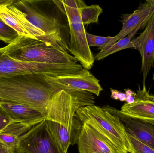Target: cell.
Returning a JSON list of instances; mask_svg holds the SVG:
<instances>
[{
  "instance_id": "obj_24",
  "label": "cell",
  "mask_w": 154,
  "mask_h": 153,
  "mask_svg": "<svg viewBox=\"0 0 154 153\" xmlns=\"http://www.w3.org/2000/svg\"><path fill=\"white\" fill-rule=\"evenodd\" d=\"M110 91L111 93V97L112 99L116 100H119L120 101H125L126 99V95L125 93L112 89H110Z\"/></svg>"
},
{
  "instance_id": "obj_2",
  "label": "cell",
  "mask_w": 154,
  "mask_h": 153,
  "mask_svg": "<svg viewBox=\"0 0 154 153\" xmlns=\"http://www.w3.org/2000/svg\"><path fill=\"white\" fill-rule=\"evenodd\" d=\"M53 92L39 75L0 77L1 101L25 105L40 112L44 116L46 106Z\"/></svg>"
},
{
  "instance_id": "obj_23",
  "label": "cell",
  "mask_w": 154,
  "mask_h": 153,
  "mask_svg": "<svg viewBox=\"0 0 154 153\" xmlns=\"http://www.w3.org/2000/svg\"><path fill=\"white\" fill-rule=\"evenodd\" d=\"M13 121L0 107V132Z\"/></svg>"
},
{
  "instance_id": "obj_14",
  "label": "cell",
  "mask_w": 154,
  "mask_h": 153,
  "mask_svg": "<svg viewBox=\"0 0 154 153\" xmlns=\"http://www.w3.org/2000/svg\"><path fill=\"white\" fill-rule=\"evenodd\" d=\"M120 111L129 116L142 119L154 120V95L147 91L143 83V89L139 88L134 102L125 103Z\"/></svg>"
},
{
  "instance_id": "obj_16",
  "label": "cell",
  "mask_w": 154,
  "mask_h": 153,
  "mask_svg": "<svg viewBox=\"0 0 154 153\" xmlns=\"http://www.w3.org/2000/svg\"><path fill=\"white\" fill-rule=\"evenodd\" d=\"M0 107L13 121L38 124L44 119L40 112L23 104L0 101Z\"/></svg>"
},
{
  "instance_id": "obj_22",
  "label": "cell",
  "mask_w": 154,
  "mask_h": 153,
  "mask_svg": "<svg viewBox=\"0 0 154 153\" xmlns=\"http://www.w3.org/2000/svg\"><path fill=\"white\" fill-rule=\"evenodd\" d=\"M126 134L130 146V153H154V150L149 147L134 137Z\"/></svg>"
},
{
  "instance_id": "obj_10",
  "label": "cell",
  "mask_w": 154,
  "mask_h": 153,
  "mask_svg": "<svg viewBox=\"0 0 154 153\" xmlns=\"http://www.w3.org/2000/svg\"><path fill=\"white\" fill-rule=\"evenodd\" d=\"M101 107L119 118L124 125L126 133L134 137L154 150V120L129 116L108 105Z\"/></svg>"
},
{
  "instance_id": "obj_30",
  "label": "cell",
  "mask_w": 154,
  "mask_h": 153,
  "mask_svg": "<svg viewBox=\"0 0 154 153\" xmlns=\"http://www.w3.org/2000/svg\"><path fill=\"white\" fill-rule=\"evenodd\" d=\"M153 80L154 82V73L153 74Z\"/></svg>"
},
{
  "instance_id": "obj_7",
  "label": "cell",
  "mask_w": 154,
  "mask_h": 153,
  "mask_svg": "<svg viewBox=\"0 0 154 153\" xmlns=\"http://www.w3.org/2000/svg\"><path fill=\"white\" fill-rule=\"evenodd\" d=\"M41 78L54 92L64 90L77 98L82 91L88 92L99 96L103 89L99 81L87 69H82L74 73L51 76L39 75Z\"/></svg>"
},
{
  "instance_id": "obj_15",
  "label": "cell",
  "mask_w": 154,
  "mask_h": 153,
  "mask_svg": "<svg viewBox=\"0 0 154 153\" xmlns=\"http://www.w3.org/2000/svg\"><path fill=\"white\" fill-rule=\"evenodd\" d=\"M154 13V8L147 2L142 4L131 14L124 15L123 27L116 35L118 40L131 34L139 26L146 25L149 19Z\"/></svg>"
},
{
  "instance_id": "obj_4",
  "label": "cell",
  "mask_w": 154,
  "mask_h": 153,
  "mask_svg": "<svg viewBox=\"0 0 154 153\" xmlns=\"http://www.w3.org/2000/svg\"><path fill=\"white\" fill-rule=\"evenodd\" d=\"M77 114L82 124H88L105 137L115 146L119 153L130 152L125 128L117 117L94 105L79 108Z\"/></svg>"
},
{
  "instance_id": "obj_9",
  "label": "cell",
  "mask_w": 154,
  "mask_h": 153,
  "mask_svg": "<svg viewBox=\"0 0 154 153\" xmlns=\"http://www.w3.org/2000/svg\"><path fill=\"white\" fill-rule=\"evenodd\" d=\"M17 150L25 153H63L49 132L44 120L23 136Z\"/></svg>"
},
{
  "instance_id": "obj_13",
  "label": "cell",
  "mask_w": 154,
  "mask_h": 153,
  "mask_svg": "<svg viewBox=\"0 0 154 153\" xmlns=\"http://www.w3.org/2000/svg\"><path fill=\"white\" fill-rule=\"evenodd\" d=\"M134 48L138 50L142 57L143 83L154 63V13L149 19L145 29L138 37L132 40Z\"/></svg>"
},
{
  "instance_id": "obj_3",
  "label": "cell",
  "mask_w": 154,
  "mask_h": 153,
  "mask_svg": "<svg viewBox=\"0 0 154 153\" xmlns=\"http://www.w3.org/2000/svg\"><path fill=\"white\" fill-rule=\"evenodd\" d=\"M2 49L5 54L20 62L55 64L78 62L63 48L50 42L23 36H19L15 41Z\"/></svg>"
},
{
  "instance_id": "obj_1",
  "label": "cell",
  "mask_w": 154,
  "mask_h": 153,
  "mask_svg": "<svg viewBox=\"0 0 154 153\" xmlns=\"http://www.w3.org/2000/svg\"><path fill=\"white\" fill-rule=\"evenodd\" d=\"M81 107L78 98L64 90L54 92L46 106V126L63 153L77 144L82 127L77 114Z\"/></svg>"
},
{
  "instance_id": "obj_25",
  "label": "cell",
  "mask_w": 154,
  "mask_h": 153,
  "mask_svg": "<svg viewBox=\"0 0 154 153\" xmlns=\"http://www.w3.org/2000/svg\"><path fill=\"white\" fill-rule=\"evenodd\" d=\"M126 99L125 102L128 104H132L134 102L136 93L130 89H125Z\"/></svg>"
},
{
  "instance_id": "obj_6",
  "label": "cell",
  "mask_w": 154,
  "mask_h": 153,
  "mask_svg": "<svg viewBox=\"0 0 154 153\" xmlns=\"http://www.w3.org/2000/svg\"><path fill=\"white\" fill-rule=\"evenodd\" d=\"M77 69L74 63L55 64L20 62L5 54L2 48H0V77L29 74L60 76L73 73Z\"/></svg>"
},
{
  "instance_id": "obj_26",
  "label": "cell",
  "mask_w": 154,
  "mask_h": 153,
  "mask_svg": "<svg viewBox=\"0 0 154 153\" xmlns=\"http://www.w3.org/2000/svg\"><path fill=\"white\" fill-rule=\"evenodd\" d=\"M0 153H17V151L11 150L0 143Z\"/></svg>"
},
{
  "instance_id": "obj_19",
  "label": "cell",
  "mask_w": 154,
  "mask_h": 153,
  "mask_svg": "<svg viewBox=\"0 0 154 153\" xmlns=\"http://www.w3.org/2000/svg\"><path fill=\"white\" fill-rule=\"evenodd\" d=\"M103 10L97 4L87 6L86 4L81 9V17L83 25L98 23V19Z\"/></svg>"
},
{
  "instance_id": "obj_29",
  "label": "cell",
  "mask_w": 154,
  "mask_h": 153,
  "mask_svg": "<svg viewBox=\"0 0 154 153\" xmlns=\"http://www.w3.org/2000/svg\"><path fill=\"white\" fill-rule=\"evenodd\" d=\"M17 153H25L23 152H21V151H19V150H17Z\"/></svg>"
},
{
  "instance_id": "obj_27",
  "label": "cell",
  "mask_w": 154,
  "mask_h": 153,
  "mask_svg": "<svg viewBox=\"0 0 154 153\" xmlns=\"http://www.w3.org/2000/svg\"><path fill=\"white\" fill-rule=\"evenodd\" d=\"M15 1V0H0V6L13 4Z\"/></svg>"
},
{
  "instance_id": "obj_20",
  "label": "cell",
  "mask_w": 154,
  "mask_h": 153,
  "mask_svg": "<svg viewBox=\"0 0 154 153\" xmlns=\"http://www.w3.org/2000/svg\"><path fill=\"white\" fill-rule=\"evenodd\" d=\"M87 41L89 47H97L100 51L104 50L118 40L116 36L101 37L86 32Z\"/></svg>"
},
{
  "instance_id": "obj_5",
  "label": "cell",
  "mask_w": 154,
  "mask_h": 153,
  "mask_svg": "<svg viewBox=\"0 0 154 153\" xmlns=\"http://www.w3.org/2000/svg\"><path fill=\"white\" fill-rule=\"evenodd\" d=\"M66 16L69 30L70 43L69 52L79 62L84 69L90 70L95 62V57L88 45L85 27L81 17V9L84 1L78 8H72L63 4L60 1H53Z\"/></svg>"
},
{
  "instance_id": "obj_28",
  "label": "cell",
  "mask_w": 154,
  "mask_h": 153,
  "mask_svg": "<svg viewBox=\"0 0 154 153\" xmlns=\"http://www.w3.org/2000/svg\"><path fill=\"white\" fill-rule=\"evenodd\" d=\"M146 1L151 6L154 8V0H146Z\"/></svg>"
},
{
  "instance_id": "obj_21",
  "label": "cell",
  "mask_w": 154,
  "mask_h": 153,
  "mask_svg": "<svg viewBox=\"0 0 154 153\" xmlns=\"http://www.w3.org/2000/svg\"><path fill=\"white\" fill-rule=\"evenodd\" d=\"M19 36L16 31L0 18V40L10 44L15 41Z\"/></svg>"
},
{
  "instance_id": "obj_17",
  "label": "cell",
  "mask_w": 154,
  "mask_h": 153,
  "mask_svg": "<svg viewBox=\"0 0 154 153\" xmlns=\"http://www.w3.org/2000/svg\"><path fill=\"white\" fill-rule=\"evenodd\" d=\"M37 124L13 121L0 132V143L17 151L23 136Z\"/></svg>"
},
{
  "instance_id": "obj_8",
  "label": "cell",
  "mask_w": 154,
  "mask_h": 153,
  "mask_svg": "<svg viewBox=\"0 0 154 153\" xmlns=\"http://www.w3.org/2000/svg\"><path fill=\"white\" fill-rule=\"evenodd\" d=\"M13 4L25 13L32 24L44 33L50 42L69 51V47L62 37L61 25L57 19L42 12L33 1L15 0Z\"/></svg>"
},
{
  "instance_id": "obj_12",
  "label": "cell",
  "mask_w": 154,
  "mask_h": 153,
  "mask_svg": "<svg viewBox=\"0 0 154 153\" xmlns=\"http://www.w3.org/2000/svg\"><path fill=\"white\" fill-rule=\"evenodd\" d=\"M77 144L79 153H119L108 139L86 123L82 124Z\"/></svg>"
},
{
  "instance_id": "obj_18",
  "label": "cell",
  "mask_w": 154,
  "mask_h": 153,
  "mask_svg": "<svg viewBox=\"0 0 154 153\" xmlns=\"http://www.w3.org/2000/svg\"><path fill=\"white\" fill-rule=\"evenodd\" d=\"M143 27V26H139V27L137 28L131 34L118 40L116 42L114 43L106 49L102 51H100V52L97 53L96 56H94L95 60L100 61L104 59L107 57L112 54H115L123 49L128 48H134V45L132 43V38L137 33V31Z\"/></svg>"
},
{
  "instance_id": "obj_11",
  "label": "cell",
  "mask_w": 154,
  "mask_h": 153,
  "mask_svg": "<svg viewBox=\"0 0 154 153\" xmlns=\"http://www.w3.org/2000/svg\"><path fill=\"white\" fill-rule=\"evenodd\" d=\"M0 18L16 31L20 36L50 42L44 33L32 24L25 13L13 4L0 6Z\"/></svg>"
}]
</instances>
